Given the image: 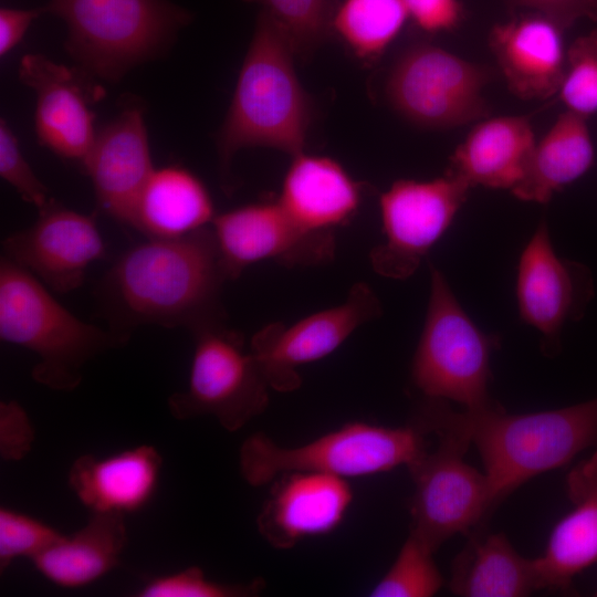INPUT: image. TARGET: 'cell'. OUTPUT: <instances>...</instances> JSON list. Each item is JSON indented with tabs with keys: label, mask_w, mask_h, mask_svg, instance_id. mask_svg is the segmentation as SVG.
I'll return each mask as SVG.
<instances>
[{
	"label": "cell",
	"mask_w": 597,
	"mask_h": 597,
	"mask_svg": "<svg viewBox=\"0 0 597 597\" xmlns=\"http://www.w3.org/2000/svg\"><path fill=\"white\" fill-rule=\"evenodd\" d=\"M230 281L211 226L178 238H148L127 250L103 283L112 329L140 325L186 327L222 322Z\"/></svg>",
	"instance_id": "cell-1"
},
{
	"label": "cell",
	"mask_w": 597,
	"mask_h": 597,
	"mask_svg": "<svg viewBox=\"0 0 597 597\" xmlns=\"http://www.w3.org/2000/svg\"><path fill=\"white\" fill-rule=\"evenodd\" d=\"M295 54L285 31L262 11L218 133L226 179L240 149L268 147L292 157L304 151L313 103L295 71Z\"/></svg>",
	"instance_id": "cell-2"
},
{
	"label": "cell",
	"mask_w": 597,
	"mask_h": 597,
	"mask_svg": "<svg viewBox=\"0 0 597 597\" xmlns=\"http://www.w3.org/2000/svg\"><path fill=\"white\" fill-rule=\"evenodd\" d=\"M448 418L478 448L494 504L525 481L568 463L597 443V397L540 412L506 413L494 405Z\"/></svg>",
	"instance_id": "cell-3"
},
{
	"label": "cell",
	"mask_w": 597,
	"mask_h": 597,
	"mask_svg": "<svg viewBox=\"0 0 597 597\" xmlns=\"http://www.w3.org/2000/svg\"><path fill=\"white\" fill-rule=\"evenodd\" d=\"M0 338L34 353L32 378L53 390H74L84 365L125 345L129 336L81 321L60 304L39 279L2 255Z\"/></svg>",
	"instance_id": "cell-4"
},
{
	"label": "cell",
	"mask_w": 597,
	"mask_h": 597,
	"mask_svg": "<svg viewBox=\"0 0 597 597\" xmlns=\"http://www.w3.org/2000/svg\"><path fill=\"white\" fill-rule=\"evenodd\" d=\"M66 24L65 48L87 75L119 81L164 54L190 13L169 0H49Z\"/></svg>",
	"instance_id": "cell-5"
},
{
	"label": "cell",
	"mask_w": 597,
	"mask_h": 597,
	"mask_svg": "<svg viewBox=\"0 0 597 597\" xmlns=\"http://www.w3.org/2000/svg\"><path fill=\"white\" fill-rule=\"evenodd\" d=\"M413 423L436 434L438 446L408 467L415 483L410 534L436 552L454 534L475 526L495 504L486 474L464 461L471 441L448 418L442 399L425 397Z\"/></svg>",
	"instance_id": "cell-6"
},
{
	"label": "cell",
	"mask_w": 597,
	"mask_h": 597,
	"mask_svg": "<svg viewBox=\"0 0 597 597\" xmlns=\"http://www.w3.org/2000/svg\"><path fill=\"white\" fill-rule=\"evenodd\" d=\"M425 434L415 423L392 428L355 421L304 444L284 447L256 432L240 448V472L252 486L295 471L343 479L376 474L408 468L427 450Z\"/></svg>",
	"instance_id": "cell-7"
},
{
	"label": "cell",
	"mask_w": 597,
	"mask_h": 597,
	"mask_svg": "<svg viewBox=\"0 0 597 597\" xmlns=\"http://www.w3.org/2000/svg\"><path fill=\"white\" fill-rule=\"evenodd\" d=\"M429 270L430 296L411 380L426 398L452 400L468 410L492 407L490 357L499 337L473 323L439 269L429 264Z\"/></svg>",
	"instance_id": "cell-8"
},
{
	"label": "cell",
	"mask_w": 597,
	"mask_h": 597,
	"mask_svg": "<svg viewBox=\"0 0 597 597\" xmlns=\"http://www.w3.org/2000/svg\"><path fill=\"white\" fill-rule=\"evenodd\" d=\"M195 349L188 386L168 398L179 420L210 416L234 432L264 412L270 386L243 336L224 321L190 331Z\"/></svg>",
	"instance_id": "cell-9"
},
{
	"label": "cell",
	"mask_w": 597,
	"mask_h": 597,
	"mask_svg": "<svg viewBox=\"0 0 597 597\" xmlns=\"http://www.w3.org/2000/svg\"><path fill=\"white\" fill-rule=\"evenodd\" d=\"M489 73L441 46L417 43L396 60L386 81L391 107L426 129H451L489 116Z\"/></svg>",
	"instance_id": "cell-10"
},
{
	"label": "cell",
	"mask_w": 597,
	"mask_h": 597,
	"mask_svg": "<svg viewBox=\"0 0 597 597\" xmlns=\"http://www.w3.org/2000/svg\"><path fill=\"white\" fill-rule=\"evenodd\" d=\"M471 187L448 172L431 180H396L379 199L385 241L369 254L376 273L404 280L441 238Z\"/></svg>",
	"instance_id": "cell-11"
},
{
	"label": "cell",
	"mask_w": 597,
	"mask_h": 597,
	"mask_svg": "<svg viewBox=\"0 0 597 597\" xmlns=\"http://www.w3.org/2000/svg\"><path fill=\"white\" fill-rule=\"evenodd\" d=\"M371 287L355 283L339 305L293 324L272 323L251 339L250 349L271 389L289 392L301 385L298 368L335 352L360 325L381 315Z\"/></svg>",
	"instance_id": "cell-12"
},
{
	"label": "cell",
	"mask_w": 597,
	"mask_h": 597,
	"mask_svg": "<svg viewBox=\"0 0 597 597\" xmlns=\"http://www.w3.org/2000/svg\"><path fill=\"white\" fill-rule=\"evenodd\" d=\"M210 226L230 281L260 261L314 265L334 255L335 234L304 231L279 201L249 203L216 214Z\"/></svg>",
	"instance_id": "cell-13"
},
{
	"label": "cell",
	"mask_w": 597,
	"mask_h": 597,
	"mask_svg": "<svg viewBox=\"0 0 597 597\" xmlns=\"http://www.w3.org/2000/svg\"><path fill=\"white\" fill-rule=\"evenodd\" d=\"M593 296L590 270L556 254L542 220L520 256L516 298L522 320L542 334L547 354L557 352L563 326L580 320Z\"/></svg>",
	"instance_id": "cell-14"
},
{
	"label": "cell",
	"mask_w": 597,
	"mask_h": 597,
	"mask_svg": "<svg viewBox=\"0 0 597 597\" xmlns=\"http://www.w3.org/2000/svg\"><path fill=\"white\" fill-rule=\"evenodd\" d=\"M2 249L4 256L59 293L78 289L90 264L105 254L94 218L55 201L39 211L30 228L7 237Z\"/></svg>",
	"instance_id": "cell-15"
},
{
	"label": "cell",
	"mask_w": 597,
	"mask_h": 597,
	"mask_svg": "<svg viewBox=\"0 0 597 597\" xmlns=\"http://www.w3.org/2000/svg\"><path fill=\"white\" fill-rule=\"evenodd\" d=\"M19 77L35 93L34 127L40 145L83 166L97 132L91 104L101 92L84 86L75 70L40 53L21 59Z\"/></svg>",
	"instance_id": "cell-16"
},
{
	"label": "cell",
	"mask_w": 597,
	"mask_h": 597,
	"mask_svg": "<svg viewBox=\"0 0 597 597\" xmlns=\"http://www.w3.org/2000/svg\"><path fill=\"white\" fill-rule=\"evenodd\" d=\"M82 168L100 209L132 227L139 196L155 169L144 109L129 105L97 130Z\"/></svg>",
	"instance_id": "cell-17"
},
{
	"label": "cell",
	"mask_w": 597,
	"mask_h": 597,
	"mask_svg": "<svg viewBox=\"0 0 597 597\" xmlns=\"http://www.w3.org/2000/svg\"><path fill=\"white\" fill-rule=\"evenodd\" d=\"M276 479L256 517V526L261 536L277 549H290L306 537L332 532L353 502L347 479L304 471Z\"/></svg>",
	"instance_id": "cell-18"
},
{
	"label": "cell",
	"mask_w": 597,
	"mask_h": 597,
	"mask_svg": "<svg viewBox=\"0 0 597 597\" xmlns=\"http://www.w3.org/2000/svg\"><path fill=\"white\" fill-rule=\"evenodd\" d=\"M565 29L535 12L495 24L489 46L509 90L523 101L557 95L566 66Z\"/></svg>",
	"instance_id": "cell-19"
},
{
	"label": "cell",
	"mask_w": 597,
	"mask_h": 597,
	"mask_svg": "<svg viewBox=\"0 0 597 597\" xmlns=\"http://www.w3.org/2000/svg\"><path fill=\"white\" fill-rule=\"evenodd\" d=\"M572 510L554 526L535 558L542 589L573 593L574 577L597 562V449L569 471Z\"/></svg>",
	"instance_id": "cell-20"
},
{
	"label": "cell",
	"mask_w": 597,
	"mask_h": 597,
	"mask_svg": "<svg viewBox=\"0 0 597 597\" xmlns=\"http://www.w3.org/2000/svg\"><path fill=\"white\" fill-rule=\"evenodd\" d=\"M277 201L304 231L334 234L357 212L362 188L336 160L303 151L293 157Z\"/></svg>",
	"instance_id": "cell-21"
},
{
	"label": "cell",
	"mask_w": 597,
	"mask_h": 597,
	"mask_svg": "<svg viewBox=\"0 0 597 597\" xmlns=\"http://www.w3.org/2000/svg\"><path fill=\"white\" fill-rule=\"evenodd\" d=\"M535 143L528 117L486 116L457 146L447 172L471 188L512 190L525 174Z\"/></svg>",
	"instance_id": "cell-22"
},
{
	"label": "cell",
	"mask_w": 597,
	"mask_h": 597,
	"mask_svg": "<svg viewBox=\"0 0 597 597\" xmlns=\"http://www.w3.org/2000/svg\"><path fill=\"white\" fill-rule=\"evenodd\" d=\"M163 459L148 444L97 458H77L67 483L78 501L92 512L125 514L142 509L153 496Z\"/></svg>",
	"instance_id": "cell-23"
},
{
	"label": "cell",
	"mask_w": 597,
	"mask_h": 597,
	"mask_svg": "<svg viewBox=\"0 0 597 597\" xmlns=\"http://www.w3.org/2000/svg\"><path fill=\"white\" fill-rule=\"evenodd\" d=\"M126 542L123 514L92 512L81 530L72 535H62L31 561L51 583L77 588L94 583L115 568Z\"/></svg>",
	"instance_id": "cell-24"
},
{
	"label": "cell",
	"mask_w": 597,
	"mask_h": 597,
	"mask_svg": "<svg viewBox=\"0 0 597 597\" xmlns=\"http://www.w3.org/2000/svg\"><path fill=\"white\" fill-rule=\"evenodd\" d=\"M588 118L566 111L536 139L522 180L511 192L522 201L547 203L595 163Z\"/></svg>",
	"instance_id": "cell-25"
},
{
	"label": "cell",
	"mask_w": 597,
	"mask_h": 597,
	"mask_svg": "<svg viewBox=\"0 0 597 597\" xmlns=\"http://www.w3.org/2000/svg\"><path fill=\"white\" fill-rule=\"evenodd\" d=\"M213 202L203 182L181 166L154 169L136 206L133 228L148 238H178L208 227Z\"/></svg>",
	"instance_id": "cell-26"
},
{
	"label": "cell",
	"mask_w": 597,
	"mask_h": 597,
	"mask_svg": "<svg viewBox=\"0 0 597 597\" xmlns=\"http://www.w3.org/2000/svg\"><path fill=\"white\" fill-rule=\"evenodd\" d=\"M449 587L464 597H519L542 589L535 558L520 555L503 533L471 537L452 562Z\"/></svg>",
	"instance_id": "cell-27"
},
{
	"label": "cell",
	"mask_w": 597,
	"mask_h": 597,
	"mask_svg": "<svg viewBox=\"0 0 597 597\" xmlns=\"http://www.w3.org/2000/svg\"><path fill=\"white\" fill-rule=\"evenodd\" d=\"M410 19L402 0H344L333 13L332 31L363 60L379 56Z\"/></svg>",
	"instance_id": "cell-28"
},
{
	"label": "cell",
	"mask_w": 597,
	"mask_h": 597,
	"mask_svg": "<svg viewBox=\"0 0 597 597\" xmlns=\"http://www.w3.org/2000/svg\"><path fill=\"white\" fill-rule=\"evenodd\" d=\"M433 553L409 534L394 564L370 590L373 597H429L442 586Z\"/></svg>",
	"instance_id": "cell-29"
},
{
	"label": "cell",
	"mask_w": 597,
	"mask_h": 597,
	"mask_svg": "<svg viewBox=\"0 0 597 597\" xmlns=\"http://www.w3.org/2000/svg\"><path fill=\"white\" fill-rule=\"evenodd\" d=\"M260 3L289 35L296 54H306L332 31L331 0H251Z\"/></svg>",
	"instance_id": "cell-30"
},
{
	"label": "cell",
	"mask_w": 597,
	"mask_h": 597,
	"mask_svg": "<svg viewBox=\"0 0 597 597\" xmlns=\"http://www.w3.org/2000/svg\"><path fill=\"white\" fill-rule=\"evenodd\" d=\"M557 96L566 111L586 118L597 114V28L567 46L566 66Z\"/></svg>",
	"instance_id": "cell-31"
},
{
	"label": "cell",
	"mask_w": 597,
	"mask_h": 597,
	"mask_svg": "<svg viewBox=\"0 0 597 597\" xmlns=\"http://www.w3.org/2000/svg\"><path fill=\"white\" fill-rule=\"evenodd\" d=\"M63 534L24 513L0 510V568L3 572L19 557L32 559Z\"/></svg>",
	"instance_id": "cell-32"
},
{
	"label": "cell",
	"mask_w": 597,
	"mask_h": 597,
	"mask_svg": "<svg viewBox=\"0 0 597 597\" xmlns=\"http://www.w3.org/2000/svg\"><path fill=\"white\" fill-rule=\"evenodd\" d=\"M262 579L248 584H223L207 578L197 566L160 576L148 582L139 591L142 597H245L262 590Z\"/></svg>",
	"instance_id": "cell-33"
},
{
	"label": "cell",
	"mask_w": 597,
	"mask_h": 597,
	"mask_svg": "<svg viewBox=\"0 0 597 597\" xmlns=\"http://www.w3.org/2000/svg\"><path fill=\"white\" fill-rule=\"evenodd\" d=\"M0 175L38 211L54 201L23 156L15 135L3 118L0 121Z\"/></svg>",
	"instance_id": "cell-34"
},
{
	"label": "cell",
	"mask_w": 597,
	"mask_h": 597,
	"mask_svg": "<svg viewBox=\"0 0 597 597\" xmlns=\"http://www.w3.org/2000/svg\"><path fill=\"white\" fill-rule=\"evenodd\" d=\"M34 430L24 409L14 400L0 405V453L4 460L18 461L31 450Z\"/></svg>",
	"instance_id": "cell-35"
},
{
	"label": "cell",
	"mask_w": 597,
	"mask_h": 597,
	"mask_svg": "<svg viewBox=\"0 0 597 597\" xmlns=\"http://www.w3.org/2000/svg\"><path fill=\"white\" fill-rule=\"evenodd\" d=\"M410 19L423 31L438 33L453 30L462 19L459 0H402Z\"/></svg>",
	"instance_id": "cell-36"
},
{
	"label": "cell",
	"mask_w": 597,
	"mask_h": 597,
	"mask_svg": "<svg viewBox=\"0 0 597 597\" xmlns=\"http://www.w3.org/2000/svg\"><path fill=\"white\" fill-rule=\"evenodd\" d=\"M513 7L545 15L565 30L575 22L597 21V0H509Z\"/></svg>",
	"instance_id": "cell-37"
},
{
	"label": "cell",
	"mask_w": 597,
	"mask_h": 597,
	"mask_svg": "<svg viewBox=\"0 0 597 597\" xmlns=\"http://www.w3.org/2000/svg\"><path fill=\"white\" fill-rule=\"evenodd\" d=\"M42 9L1 8L0 10V55L4 56L24 36L31 23L42 13Z\"/></svg>",
	"instance_id": "cell-38"
},
{
	"label": "cell",
	"mask_w": 597,
	"mask_h": 597,
	"mask_svg": "<svg viewBox=\"0 0 597 597\" xmlns=\"http://www.w3.org/2000/svg\"><path fill=\"white\" fill-rule=\"evenodd\" d=\"M594 596H597V589L595 590V594H594Z\"/></svg>",
	"instance_id": "cell-39"
}]
</instances>
